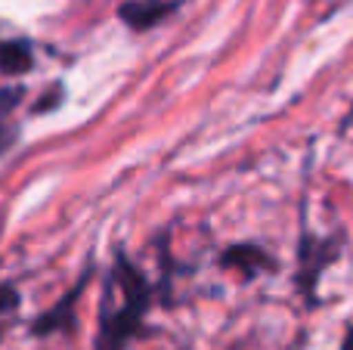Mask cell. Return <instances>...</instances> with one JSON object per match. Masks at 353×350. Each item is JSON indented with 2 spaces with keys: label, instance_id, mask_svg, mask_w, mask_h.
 <instances>
[{
  "label": "cell",
  "instance_id": "6da1fadb",
  "mask_svg": "<svg viewBox=\"0 0 353 350\" xmlns=\"http://www.w3.org/2000/svg\"><path fill=\"white\" fill-rule=\"evenodd\" d=\"M168 10H171V6L161 3V0H137V3L121 6V19L130 22L134 28H149V25L159 22Z\"/></svg>",
  "mask_w": 353,
  "mask_h": 350
},
{
  "label": "cell",
  "instance_id": "7a4b0ae2",
  "mask_svg": "<svg viewBox=\"0 0 353 350\" xmlns=\"http://www.w3.org/2000/svg\"><path fill=\"white\" fill-rule=\"evenodd\" d=\"M31 65V50L25 43H0V68L6 74H19Z\"/></svg>",
  "mask_w": 353,
  "mask_h": 350
},
{
  "label": "cell",
  "instance_id": "3957f363",
  "mask_svg": "<svg viewBox=\"0 0 353 350\" xmlns=\"http://www.w3.org/2000/svg\"><path fill=\"white\" fill-rule=\"evenodd\" d=\"M0 146H3V127H0Z\"/></svg>",
  "mask_w": 353,
  "mask_h": 350
}]
</instances>
